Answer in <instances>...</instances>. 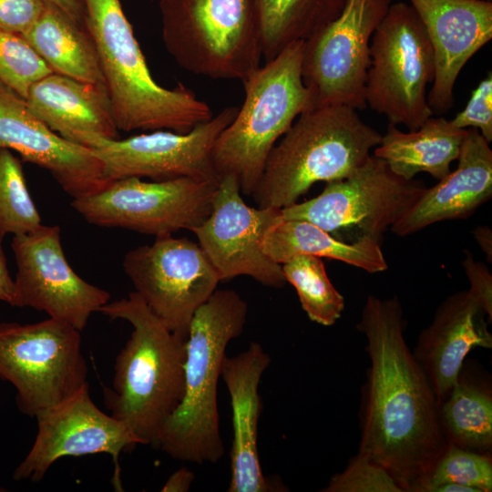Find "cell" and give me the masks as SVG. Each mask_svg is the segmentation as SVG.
<instances>
[{
	"mask_svg": "<svg viewBox=\"0 0 492 492\" xmlns=\"http://www.w3.org/2000/svg\"><path fill=\"white\" fill-rule=\"evenodd\" d=\"M357 328L370 360L358 454L385 468L404 492H419L449 443L436 396L405 340L399 299L369 295Z\"/></svg>",
	"mask_w": 492,
	"mask_h": 492,
	"instance_id": "obj_1",
	"label": "cell"
},
{
	"mask_svg": "<svg viewBox=\"0 0 492 492\" xmlns=\"http://www.w3.org/2000/svg\"><path fill=\"white\" fill-rule=\"evenodd\" d=\"M99 313L132 325L116 358L112 385L104 388L105 405L140 445L156 447L184 394L187 338L168 329L135 292L108 302Z\"/></svg>",
	"mask_w": 492,
	"mask_h": 492,
	"instance_id": "obj_2",
	"label": "cell"
},
{
	"mask_svg": "<svg viewBox=\"0 0 492 492\" xmlns=\"http://www.w3.org/2000/svg\"><path fill=\"white\" fill-rule=\"evenodd\" d=\"M248 304L234 290H216L195 312L186 340L184 394L163 425L157 446L170 457L216 463L224 454L218 382L230 342L247 322Z\"/></svg>",
	"mask_w": 492,
	"mask_h": 492,
	"instance_id": "obj_3",
	"label": "cell"
},
{
	"mask_svg": "<svg viewBox=\"0 0 492 492\" xmlns=\"http://www.w3.org/2000/svg\"><path fill=\"white\" fill-rule=\"evenodd\" d=\"M83 3L118 129L186 134L213 117L191 89L182 84L169 89L154 80L119 0Z\"/></svg>",
	"mask_w": 492,
	"mask_h": 492,
	"instance_id": "obj_4",
	"label": "cell"
},
{
	"mask_svg": "<svg viewBox=\"0 0 492 492\" xmlns=\"http://www.w3.org/2000/svg\"><path fill=\"white\" fill-rule=\"evenodd\" d=\"M381 138L350 107L303 111L272 148L251 196L259 208L292 205L316 182L352 174Z\"/></svg>",
	"mask_w": 492,
	"mask_h": 492,
	"instance_id": "obj_5",
	"label": "cell"
},
{
	"mask_svg": "<svg viewBox=\"0 0 492 492\" xmlns=\"http://www.w3.org/2000/svg\"><path fill=\"white\" fill-rule=\"evenodd\" d=\"M303 44L290 45L242 81L243 103L215 140L211 159L217 177L234 176L243 195H252L272 148L307 109Z\"/></svg>",
	"mask_w": 492,
	"mask_h": 492,
	"instance_id": "obj_6",
	"label": "cell"
},
{
	"mask_svg": "<svg viewBox=\"0 0 492 492\" xmlns=\"http://www.w3.org/2000/svg\"><path fill=\"white\" fill-rule=\"evenodd\" d=\"M162 40L188 72L244 81L261 67L257 0H159Z\"/></svg>",
	"mask_w": 492,
	"mask_h": 492,
	"instance_id": "obj_7",
	"label": "cell"
},
{
	"mask_svg": "<svg viewBox=\"0 0 492 492\" xmlns=\"http://www.w3.org/2000/svg\"><path fill=\"white\" fill-rule=\"evenodd\" d=\"M366 105L389 124L419 128L434 114L426 89L436 65L425 28L409 4L392 3L372 36Z\"/></svg>",
	"mask_w": 492,
	"mask_h": 492,
	"instance_id": "obj_8",
	"label": "cell"
},
{
	"mask_svg": "<svg viewBox=\"0 0 492 492\" xmlns=\"http://www.w3.org/2000/svg\"><path fill=\"white\" fill-rule=\"evenodd\" d=\"M425 185L394 173L374 155L348 177L326 182L316 197L281 209L282 220L309 221L334 238L381 241L419 199Z\"/></svg>",
	"mask_w": 492,
	"mask_h": 492,
	"instance_id": "obj_9",
	"label": "cell"
},
{
	"mask_svg": "<svg viewBox=\"0 0 492 492\" xmlns=\"http://www.w3.org/2000/svg\"><path fill=\"white\" fill-rule=\"evenodd\" d=\"M87 365L80 331L53 318L21 324L0 323V379L15 388V402L26 415L71 396L84 384Z\"/></svg>",
	"mask_w": 492,
	"mask_h": 492,
	"instance_id": "obj_10",
	"label": "cell"
},
{
	"mask_svg": "<svg viewBox=\"0 0 492 492\" xmlns=\"http://www.w3.org/2000/svg\"><path fill=\"white\" fill-rule=\"evenodd\" d=\"M220 179L180 177L144 181L130 177L108 182L92 194L72 199L88 223L156 237L192 231L210 213Z\"/></svg>",
	"mask_w": 492,
	"mask_h": 492,
	"instance_id": "obj_11",
	"label": "cell"
},
{
	"mask_svg": "<svg viewBox=\"0 0 492 492\" xmlns=\"http://www.w3.org/2000/svg\"><path fill=\"white\" fill-rule=\"evenodd\" d=\"M394 0H345L340 15L304 41L302 77L306 110L328 106L364 109L370 43ZM305 110V111H306Z\"/></svg>",
	"mask_w": 492,
	"mask_h": 492,
	"instance_id": "obj_12",
	"label": "cell"
},
{
	"mask_svg": "<svg viewBox=\"0 0 492 492\" xmlns=\"http://www.w3.org/2000/svg\"><path fill=\"white\" fill-rule=\"evenodd\" d=\"M135 292L171 332L187 338L195 312L217 290V272L199 244L172 235L126 253Z\"/></svg>",
	"mask_w": 492,
	"mask_h": 492,
	"instance_id": "obj_13",
	"label": "cell"
},
{
	"mask_svg": "<svg viewBox=\"0 0 492 492\" xmlns=\"http://www.w3.org/2000/svg\"><path fill=\"white\" fill-rule=\"evenodd\" d=\"M237 112V107H227L186 134L155 130L124 139L95 138L87 148L101 161L108 182L130 177L219 179L212 165V148Z\"/></svg>",
	"mask_w": 492,
	"mask_h": 492,
	"instance_id": "obj_14",
	"label": "cell"
},
{
	"mask_svg": "<svg viewBox=\"0 0 492 492\" xmlns=\"http://www.w3.org/2000/svg\"><path fill=\"white\" fill-rule=\"evenodd\" d=\"M60 228L40 225L12 241L16 274V307L45 312L50 318L82 331L110 294L77 274L61 243Z\"/></svg>",
	"mask_w": 492,
	"mask_h": 492,
	"instance_id": "obj_15",
	"label": "cell"
},
{
	"mask_svg": "<svg viewBox=\"0 0 492 492\" xmlns=\"http://www.w3.org/2000/svg\"><path fill=\"white\" fill-rule=\"evenodd\" d=\"M282 220L281 209L245 203L234 176L220 179L210 215L191 231L220 281L249 276L272 288L286 284L282 265L261 249L262 237Z\"/></svg>",
	"mask_w": 492,
	"mask_h": 492,
	"instance_id": "obj_16",
	"label": "cell"
},
{
	"mask_svg": "<svg viewBox=\"0 0 492 492\" xmlns=\"http://www.w3.org/2000/svg\"><path fill=\"white\" fill-rule=\"evenodd\" d=\"M34 444L13 473L16 481L39 482L59 458L107 453L115 464V487H120V453L140 445L120 421L105 414L93 402L87 383L71 396L36 416Z\"/></svg>",
	"mask_w": 492,
	"mask_h": 492,
	"instance_id": "obj_17",
	"label": "cell"
},
{
	"mask_svg": "<svg viewBox=\"0 0 492 492\" xmlns=\"http://www.w3.org/2000/svg\"><path fill=\"white\" fill-rule=\"evenodd\" d=\"M0 148L46 169L72 199L103 189V165L89 148L70 142L44 124L26 99L0 81Z\"/></svg>",
	"mask_w": 492,
	"mask_h": 492,
	"instance_id": "obj_18",
	"label": "cell"
},
{
	"mask_svg": "<svg viewBox=\"0 0 492 492\" xmlns=\"http://www.w3.org/2000/svg\"><path fill=\"white\" fill-rule=\"evenodd\" d=\"M430 39L436 65L427 95L434 114L453 108L454 87L468 60L492 38V2L408 0Z\"/></svg>",
	"mask_w": 492,
	"mask_h": 492,
	"instance_id": "obj_19",
	"label": "cell"
},
{
	"mask_svg": "<svg viewBox=\"0 0 492 492\" xmlns=\"http://www.w3.org/2000/svg\"><path fill=\"white\" fill-rule=\"evenodd\" d=\"M487 313L469 291H460L437 307L431 323L422 330L413 351L437 404L457 381L468 353L476 347L492 348Z\"/></svg>",
	"mask_w": 492,
	"mask_h": 492,
	"instance_id": "obj_20",
	"label": "cell"
},
{
	"mask_svg": "<svg viewBox=\"0 0 492 492\" xmlns=\"http://www.w3.org/2000/svg\"><path fill=\"white\" fill-rule=\"evenodd\" d=\"M271 364L262 345L251 342L234 356H225L221 378L231 396L233 439L229 492H267L276 487L267 481L260 463L258 425L261 414L259 386Z\"/></svg>",
	"mask_w": 492,
	"mask_h": 492,
	"instance_id": "obj_21",
	"label": "cell"
},
{
	"mask_svg": "<svg viewBox=\"0 0 492 492\" xmlns=\"http://www.w3.org/2000/svg\"><path fill=\"white\" fill-rule=\"evenodd\" d=\"M457 166L425 188L419 199L391 228L405 237L439 221L466 219L492 197V150L474 128H466Z\"/></svg>",
	"mask_w": 492,
	"mask_h": 492,
	"instance_id": "obj_22",
	"label": "cell"
},
{
	"mask_svg": "<svg viewBox=\"0 0 492 492\" xmlns=\"http://www.w3.org/2000/svg\"><path fill=\"white\" fill-rule=\"evenodd\" d=\"M33 114L51 130L87 147L95 138H118L105 86L52 72L35 82L25 97Z\"/></svg>",
	"mask_w": 492,
	"mask_h": 492,
	"instance_id": "obj_23",
	"label": "cell"
},
{
	"mask_svg": "<svg viewBox=\"0 0 492 492\" xmlns=\"http://www.w3.org/2000/svg\"><path fill=\"white\" fill-rule=\"evenodd\" d=\"M466 129L454 127L444 117H430L415 130L405 132L388 124L385 134L374 150L396 175L413 179L426 172L437 180L451 170L457 159Z\"/></svg>",
	"mask_w": 492,
	"mask_h": 492,
	"instance_id": "obj_24",
	"label": "cell"
},
{
	"mask_svg": "<svg viewBox=\"0 0 492 492\" xmlns=\"http://www.w3.org/2000/svg\"><path fill=\"white\" fill-rule=\"evenodd\" d=\"M21 35L53 72L105 86L98 55L87 29L56 5L46 1L38 19Z\"/></svg>",
	"mask_w": 492,
	"mask_h": 492,
	"instance_id": "obj_25",
	"label": "cell"
},
{
	"mask_svg": "<svg viewBox=\"0 0 492 492\" xmlns=\"http://www.w3.org/2000/svg\"><path fill=\"white\" fill-rule=\"evenodd\" d=\"M261 249L281 265L293 256L306 254L340 261L370 273L388 269L379 241L345 242L306 220L282 219L277 221L265 231Z\"/></svg>",
	"mask_w": 492,
	"mask_h": 492,
	"instance_id": "obj_26",
	"label": "cell"
},
{
	"mask_svg": "<svg viewBox=\"0 0 492 492\" xmlns=\"http://www.w3.org/2000/svg\"><path fill=\"white\" fill-rule=\"evenodd\" d=\"M345 0H257L262 56L270 61L298 41H306L342 12Z\"/></svg>",
	"mask_w": 492,
	"mask_h": 492,
	"instance_id": "obj_27",
	"label": "cell"
},
{
	"mask_svg": "<svg viewBox=\"0 0 492 492\" xmlns=\"http://www.w3.org/2000/svg\"><path fill=\"white\" fill-rule=\"evenodd\" d=\"M440 424L447 442L487 453L492 446L490 385L466 377L461 369L446 398L438 405Z\"/></svg>",
	"mask_w": 492,
	"mask_h": 492,
	"instance_id": "obj_28",
	"label": "cell"
},
{
	"mask_svg": "<svg viewBox=\"0 0 492 492\" xmlns=\"http://www.w3.org/2000/svg\"><path fill=\"white\" fill-rule=\"evenodd\" d=\"M282 270L309 319L323 326L334 324L343 312L344 298L330 281L321 258L296 255L282 263Z\"/></svg>",
	"mask_w": 492,
	"mask_h": 492,
	"instance_id": "obj_29",
	"label": "cell"
},
{
	"mask_svg": "<svg viewBox=\"0 0 492 492\" xmlns=\"http://www.w3.org/2000/svg\"><path fill=\"white\" fill-rule=\"evenodd\" d=\"M40 225L20 159L10 149L0 148V237L28 233Z\"/></svg>",
	"mask_w": 492,
	"mask_h": 492,
	"instance_id": "obj_30",
	"label": "cell"
},
{
	"mask_svg": "<svg viewBox=\"0 0 492 492\" xmlns=\"http://www.w3.org/2000/svg\"><path fill=\"white\" fill-rule=\"evenodd\" d=\"M455 483L477 492L492 490V460L480 453L449 444L426 477L419 492H429L436 486Z\"/></svg>",
	"mask_w": 492,
	"mask_h": 492,
	"instance_id": "obj_31",
	"label": "cell"
},
{
	"mask_svg": "<svg viewBox=\"0 0 492 492\" xmlns=\"http://www.w3.org/2000/svg\"><path fill=\"white\" fill-rule=\"evenodd\" d=\"M53 71L23 35L0 29V81L24 98L30 87Z\"/></svg>",
	"mask_w": 492,
	"mask_h": 492,
	"instance_id": "obj_32",
	"label": "cell"
},
{
	"mask_svg": "<svg viewBox=\"0 0 492 492\" xmlns=\"http://www.w3.org/2000/svg\"><path fill=\"white\" fill-rule=\"evenodd\" d=\"M323 492H404L393 476L368 457L357 454L341 473L333 475Z\"/></svg>",
	"mask_w": 492,
	"mask_h": 492,
	"instance_id": "obj_33",
	"label": "cell"
},
{
	"mask_svg": "<svg viewBox=\"0 0 492 492\" xmlns=\"http://www.w3.org/2000/svg\"><path fill=\"white\" fill-rule=\"evenodd\" d=\"M457 128H477L482 137L492 141V74L489 71L472 91L465 108L450 120Z\"/></svg>",
	"mask_w": 492,
	"mask_h": 492,
	"instance_id": "obj_34",
	"label": "cell"
},
{
	"mask_svg": "<svg viewBox=\"0 0 492 492\" xmlns=\"http://www.w3.org/2000/svg\"><path fill=\"white\" fill-rule=\"evenodd\" d=\"M46 0H0V29L24 34L38 19Z\"/></svg>",
	"mask_w": 492,
	"mask_h": 492,
	"instance_id": "obj_35",
	"label": "cell"
},
{
	"mask_svg": "<svg viewBox=\"0 0 492 492\" xmlns=\"http://www.w3.org/2000/svg\"><path fill=\"white\" fill-rule=\"evenodd\" d=\"M463 269L470 282L469 292L480 304L492 321V274L487 266L474 259L473 254L465 251V258L462 261Z\"/></svg>",
	"mask_w": 492,
	"mask_h": 492,
	"instance_id": "obj_36",
	"label": "cell"
},
{
	"mask_svg": "<svg viewBox=\"0 0 492 492\" xmlns=\"http://www.w3.org/2000/svg\"><path fill=\"white\" fill-rule=\"evenodd\" d=\"M3 238L0 237V301L11 306L16 305V288L15 280L11 278L6 258L2 247Z\"/></svg>",
	"mask_w": 492,
	"mask_h": 492,
	"instance_id": "obj_37",
	"label": "cell"
},
{
	"mask_svg": "<svg viewBox=\"0 0 492 492\" xmlns=\"http://www.w3.org/2000/svg\"><path fill=\"white\" fill-rule=\"evenodd\" d=\"M195 478V474L186 468L181 467L175 471L168 478L162 487V492H186L189 491Z\"/></svg>",
	"mask_w": 492,
	"mask_h": 492,
	"instance_id": "obj_38",
	"label": "cell"
},
{
	"mask_svg": "<svg viewBox=\"0 0 492 492\" xmlns=\"http://www.w3.org/2000/svg\"><path fill=\"white\" fill-rule=\"evenodd\" d=\"M56 5L73 19L85 26L86 11L83 0H46Z\"/></svg>",
	"mask_w": 492,
	"mask_h": 492,
	"instance_id": "obj_39",
	"label": "cell"
},
{
	"mask_svg": "<svg viewBox=\"0 0 492 492\" xmlns=\"http://www.w3.org/2000/svg\"><path fill=\"white\" fill-rule=\"evenodd\" d=\"M478 246L485 253L487 261H492V231L487 225H479L472 231Z\"/></svg>",
	"mask_w": 492,
	"mask_h": 492,
	"instance_id": "obj_40",
	"label": "cell"
},
{
	"mask_svg": "<svg viewBox=\"0 0 492 492\" xmlns=\"http://www.w3.org/2000/svg\"><path fill=\"white\" fill-rule=\"evenodd\" d=\"M429 492H477L476 489L455 483H444L436 486Z\"/></svg>",
	"mask_w": 492,
	"mask_h": 492,
	"instance_id": "obj_41",
	"label": "cell"
},
{
	"mask_svg": "<svg viewBox=\"0 0 492 492\" xmlns=\"http://www.w3.org/2000/svg\"><path fill=\"white\" fill-rule=\"evenodd\" d=\"M3 491H5V489L0 487V492H3Z\"/></svg>",
	"mask_w": 492,
	"mask_h": 492,
	"instance_id": "obj_42",
	"label": "cell"
},
{
	"mask_svg": "<svg viewBox=\"0 0 492 492\" xmlns=\"http://www.w3.org/2000/svg\"><path fill=\"white\" fill-rule=\"evenodd\" d=\"M487 1H491V0H487Z\"/></svg>",
	"mask_w": 492,
	"mask_h": 492,
	"instance_id": "obj_43",
	"label": "cell"
}]
</instances>
